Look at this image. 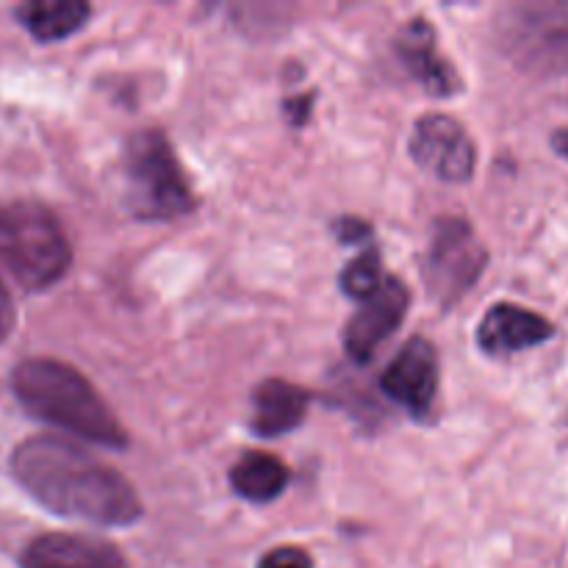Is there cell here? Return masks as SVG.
Segmentation results:
<instances>
[{
    "label": "cell",
    "instance_id": "1",
    "mask_svg": "<svg viewBox=\"0 0 568 568\" xmlns=\"http://www.w3.org/2000/svg\"><path fill=\"white\" fill-rule=\"evenodd\" d=\"M17 483L50 514L128 527L142 519V499L116 469L61 436H33L11 455Z\"/></svg>",
    "mask_w": 568,
    "mask_h": 568
},
{
    "label": "cell",
    "instance_id": "2",
    "mask_svg": "<svg viewBox=\"0 0 568 568\" xmlns=\"http://www.w3.org/2000/svg\"><path fill=\"white\" fill-rule=\"evenodd\" d=\"M11 392L17 403L39 422L100 447L122 449L128 444L120 419L111 414L92 383L70 364L53 358L22 361L11 375Z\"/></svg>",
    "mask_w": 568,
    "mask_h": 568
},
{
    "label": "cell",
    "instance_id": "3",
    "mask_svg": "<svg viewBox=\"0 0 568 568\" xmlns=\"http://www.w3.org/2000/svg\"><path fill=\"white\" fill-rule=\"evenodd\" d=\"M72 247L50 209L31 200L0 205V266L28 292H44L67 275Z\"/></svg>",
    "mask_w": 568,
    "mask_h": 568
},
{
    "label": "cell",
    "instance_id": "4",
    "mask_svg": "<svg viewBox=\"0 0 568 568\" xmlns=\"http://www.w3.org/2000/svg\"><path fill=\"white\" fill-rule=\"evenodd\" d=\"M128 211L139 220L166 222L194 211L189 178L161 131H136L122 153Z\"/></svg>",
    "mask_w": 568,
    "mask_h": 568
},
{
    "label": "cell",
    "instance_id": "5",
    "mask_svg": "<svg viewBox=\"0 0 568 568\" xmlns=\"http://www.w3.org/2000/svg\"><path fill=\"white\" fill-rule=\"evenodd\" d=\"M488 264V250L475 233V227L460 216H444L436 222L427 247L425 275L427 294L444 311L466 297L480 281Z\"/></svg>",
    "mask_w": 568,
    "mask_h": 568
},
{
    "label": "cell",
    "instance_id": "6",
    "mask_svg": "<svg viewBox=\"0 0 568 568\" xmlns=\"http://www.w3.org/2000/svg\"><path fill=\"white\" fill-rule=\"evenodd\" d=\"M505 44L530 70H568V3L514 6L505 20Z\"/></svg>",
    "mask_w": 568,
    "mask_h": 568
},
{
    "label": "cell",
    "instance_id": "7",
    "mask_svg": "<svg viewBox=\"0 0 568 568\" xmlns=\"http://www.w3.org/2000/svg\"><path fill=\"white\" fill-rule=\"evenodd\" d=\"M410 155L438 181L466 183L475 175L477 150L466 128L447 114H427L416 122Z\"/></svg>",
    "mask_w": 568,
    "mask_h": 568
},
{
    "label": "cell",
    "instance_id": "8",
    "mask_svg": "<svg viewBox=\"0 0 568 568\" xmlns=\"http://www.w3.org/2000/svg\"><path fill=\"white\" fill-rule=\"evenodd\" d=\"M410 292L399 277L386 275L383 286L364 300L358 314L344 327V349L355 364H369L381 344L403 325L408 314Z\"/></svg>",
    "mask_w": 568,
    "mask_h": 568
},
{
    "label": "cell",
    "instance_id": "9",
    "mask_svg": "<svg viewBox=\"0 0 568 568\" xmlns=\"http://www.w3.org/2000/svg\"><path fill=\"white\" fill-rule=\"evenodd\" d=\"M381 388L388 399L403 405L410 416L425 419L433 410L438 388V355L427 338H410L397 358L386 366Z\"/></svg>",
    "mask_w": 568,
    "mask_h": 568
},
{
    "label": "cell",
    "instance_id": "10",
    "mask_svg": "<svg viewBox=\"0 0 568 568\" xmlns=\"http://www.w3.org/2000/svg\"><path fill=\"white\" fill-rule=\"evenodd\" d=\"M555 336V325L530 308L514 303H497L488 308L477 327V344L483 353L503 358V355L525 353Z\"/></svg>",
    "mask_w": 568,
    "mask_h": 568
},
{
    "label": "cell",
    "instance_id": "11",
    "mask_svg": "<svg viewBox=\"0 0 568 568\" xmlns=\"http://www.w3.org/2000/svg\"><path fill=\"white\" fill-rule=\"evenodd\" d=\"M397 55L416 83L433 98H453L460 89L455 67L438 50L436 31L427 20H410L397 39Z\"/></svg>",
    "mask_w": 568,
    "mask_h": 568
},
{
    "label": "cell",
    "instance_id": "12",
    "mask_svg": "<svg viewBox=\"0 0 568 568\" xmlns=\"http://www.w3.org/2000/svg\"><path fill=\"white\" fill-rule=\"evenodd\" d=\"M22 568H128L114 544L75 532L33 538L22 552Z\"/></svg>",
    "mask_w": 568,
    "mask_h": 568
},
{
    "label": "cell",
    "instance_id": "13",
    "mask_svg": "<svg viewBox=\"0 0 568 568\" xmlns=\"http://www.w3.org/2000/svg\"><path fill=\"white\" fill-rule=\"evenodd\" d=\"M308 392L294 383L281 381H264L255 386L253 392V433L261 438H277L283 433L300 427L308 410Z\"/></svg>",
    "mask_w": 568,
    "mask_h": 568
},
{
    "label": "cell",
    "instance_id": "14",
    "mask_svg": "<svg viewBox=\"0 0 568 568\" xmlns=\"http://www.w3.org/2000/svg\"><path fill=\"white\" fill-rule=\"evenodd\" d=\"M231 486L247 503H272V499H277L286 491L288 469L277 455L247 453L231 469Z\"/></svg>",
    "mask_w": 568,
    "mask_h": 568
},
{
    "label": "cell",
    "instance_id": "15",
    "mask_svg": "<svg viewBox=\"0 0 568 568\" xmlns=\"http://www.w3.org/2000/svg\"><path fill=\"white\" fill-rule=\"evenodd\" d=\"M89 6L83 0H33L17 9V17L39 42H59L81 31L89 20Z\"/></svg>",
    "mask_w": 568,
    "mask_h": 568
},
{
    "label": "cell",
    "instance_id": "16",
    "mask_svg": "<svg viewBox=\"0 0 568 568\" xmlns=\"http://www.w3.org/2000/svg\"><path fill=\"white\" fill-rule=\"evenodd\" d=\"M383 281H386V275H383L381 253L372 247L344 266L342 277H338V286H342V292L347 294L349 300L364 303V300H369L372 294L383 286Z\"/></svg>",
    "mask_w": 568,
    "mask_h": 568
},
{
    "label": "cell",
    "instance_id": "17",
    "mask_svg": "<svg viewBox=\"0 0 568 568\" xmlns=\"http://www.w3.org/2000/svg\"><path fill=\"white\" fill-rule=\"evenodd\" d=\"M258 568H314V560L300 547H277L258 560Z\"/></svg>",
    "mask_w": 568,
    "mask_h": 568
},
{
    "label": "cell",
    "instance_id": "18",
    "mask_svg": "<svg viewBox=\"0 0 568 568\" xmlns=\"http://www.w3.org/2000/svg\"><path fill=\"white\" fill-rule=\"evenodd\" d=\"M336 236L344 244H358L364 239L372 236V227L364 220H338L336 222Z\"/></svg>",
    "mask_w": 568,
    "mask_h": 568
},
{
    "label": "cell",
    "instance_id": "19",
    "mask_svg": "<svg viewBox=\"0 0 568 568\" xmlns=\"http://www.w3.org/2000/svg\"><path fill=\"white\" fill-rule=\"evenodd\" d=\"M311 103H314V94H308V98H305V94H300V98L286 100V103H283V109H286V116L292 120V125H303V122L308 120Z\"/></svg>",
    "mask_w": 568,
    "mask_h": 568
},
{
    "label": "cell",
    "instance_id": "20",
    "mask_svg": "<svg viewBox=\"0 0 568 568\" xmlns=\"http://www.w3.org/2000/svg\"><path fill=\"white\" fill-rule=\"evenodd\" d=\"M11 327H14V305H11V297L9 292H6V286L0 283V344L9 338Z\"/></svg>",
    "mask_w": 568,
    "mask_h": 568
},
{
    "label": "cell",
    "instance_id": "21",
    "mask_svg": "<svg viewBox=\"0 0 568 568\" xmlns=\"http://www.w3.org/2000/svg\"><path fill=\"white\" fill-rule=\"evenodd\" d=\"M552 148L560 159L568 161V128H560V131L552 133Z\"/></svg>",
    "mask_w": 568,
    "mask_h": 568
}]
</instances>
